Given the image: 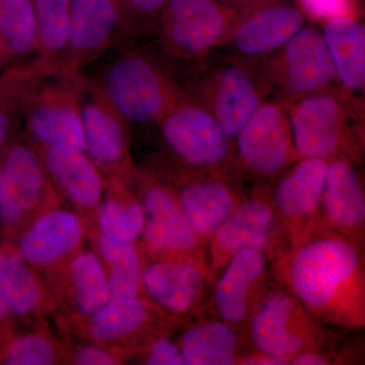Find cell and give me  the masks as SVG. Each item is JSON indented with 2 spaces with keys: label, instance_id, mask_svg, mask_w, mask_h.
Segmentation results:
<instances>
[{
  "label": "cell",
  "instance_id": "1",
  "mask_svg": "<svg viewBox=\"0 0 365 365\" xmlns=\"http://www.w3.org/2000/svg\"><path fill=\"white\" fill-rule=\"evenodd\" d=\"M281 282L314 319L345 329L365 326V271L361 246L319 222L278 256Z\"/></svg>",
  "mask_w": 365,
  "mask_h": 365
},
{
  "label": "cell",
  "instance_id": "2",
  "mask_svg": "<svg viewBox=\"0 0 365 365\" xmlns=\"http://www.w3.org/2000/svg\"><path fill=\"white\" fill-rule=\"evenodd\" d=\"M83 78L61 61L14 66L0 81V96L23 115L29 133L40 143L86 151L79 112Z\"/></svg>",
  "mask_w": 365,
  "mask_h": 365
},
{
  "label": "cell",
  "instance_id": "3",
  "mask_svg": "<svg viewBox=\"0 0 365 365\" xmlns=\"http://www.w3.org/2000/svg\"><path fill=\"white\" fill-rule=\"evenodd\" d=\"M95 81L127 123H158L184 97L157 59L139 50L117 55Z\"/></svg>",
  "mask_w": 365,
  "mask_h": 365
},
{
  "label": "cell",
  "instance_id": "4",
  "mask_svg": "<svg viewBox=\"0 0 365 365\" xmlns=\"http://www.w3.org/2000/svg\"><path fill=\"white\" fill-rule=\"evenodd\" d=\"M249 323L259 354L288 364L300 353L321 351L326 340L319 322L287 287L266 290Z\"/></svg>",
  "mask_w": 365,
  "mask_h": 365
},
{
  "label": "cell",
  "instance_id": "5",
  "mask_svg": "<svg viewBox=\"0 0 365 365\" xmlns=\"http://www.w3.org/2000/svg\"><path fill=\"white\" fill-rule=\"evenodd\" d=\"M232 24L230 9L216 0H168L158 25L165 52L192 60L222 43Z\"/></svg>",
  "mask_w": 365,
  "mask_h": 365
},
{
  "label": "cell",
  "instance_id": "6",
  "mask_svg": "<svg viewBox=\"0 0 365 365\" xmlns=\"http://www.w3.org/2000/svg\"><path fill=\"white\" fill-rule=\"evenodd\" d=\"M345 100L330 91L297 98L287 108L299 158L346 157L349 127Z\"/></svg>",
  "mask_w": 365,
  "mask_h": 365
},
{
  "label": "cell",
  "instance_id": "7",
  "mask_svg": "<svg viewBox=\"0 0 365 365\" xmlns=\"http://www.w3.org/2000/svg\"><path fill=\"white\" fill-rule=\"evenodd\" d=\"M135 32L118 0H72L68 39L60 61L81 71Z\"/></svg>",
  "mask_w": 365,
  "mask_h": 365
},
{
  "label": "cell",
  "instance_id": "8",
  "mask_svg": "<svg viewBox=\"0 0 365 365\" xmlns=\"http://www.w3.org/2000/svg\"><path fill=\"white\" fill-rule=\"evenodd\" d=\"M163 140L192 167H220L230 157V139L206 108L182 97L160 120Z\"/></svg>",
  "mask_w": 365,
  "mask_h": 365
},
{
  "label": "cell",
  "instance_id": "9",
  "mask_svg": "<svg viewBox=\"0 0 365 365\" xmlns=\"http://www.w3.org/2000/svg\"><path fill=\"white\" fill-rule=\"evenodd\" d=\"M277 220L273 199L266 194L242 199L206 239V260L212 281L242 250L258 249L268 255L275 240Z\"/></svg>",
  "mask_w": 365,
  "mask_h": 365
},
{
  "label": "cell",
  "instance_id": "10",
  "mask_svg": "<svg viewBox=\"0 0 365 365\" xmlns=\"http://www.w3.org/2000/svg\"><path fill=\"white\" fill-rule=\"evenodd\" d=\"M235 138L242 163L260 176H277L299 160L280 103H262Z\"/></svg>",
  "mask_w": 365,
  "mask_h": 365
},
{
  "label": "cell",
  "instance_id": "11",
  "mask_svg": "<svg viewBox=\"0 0 365 365\" xmlns=\"http://www.w3.org/2000/svg\"><path fill=\"white\" fill-rule=\"evenodd\" d=\"M328 163L323 158H299L275 190L274 207L289 248L297 246L321 222Z\"/></svg>",
  "mask_w": 365,
  "mask_h": 365
},
{
  "label": "cell",
  "instance_id": "12",
  "mask_svg": "<svg viewBox=\"0 0 365 365\" xmlns=\"http://www.w3.org/2000/svg\"><path fill=\"white\" fill-rule=\"evenodd\" d=\"M143 209L144 242L151 253L194 257L207 264L206 242L190 225L181 204L169 190L151 185L144 194Z\"/></svg>",
  "mask_w": 365,
  "mask_h": 365
},
{
  "label": "cell",
  "instance_id": "13",
  "mask_svg": "<svg viewBox=\"0 0 365 365\" xmlns=\"http://www.w3.org/2000/svg\"><path fill=\"white\" fill-rule=\"evenodd\" d=\"M268 257L262 250H242L223 268L213 294L216 312L223 322L234 327L250 322L267 290Z\"/></svg>",
  "mask_w": 365,
  "mask_h": 365
},
{
  "label": "cell",
  "instance_id": "14",
  "mask_svg": "<svg viewBox=\"0 0 365 365\" xmlns=\"http://www.w3.org/2000/svg\"><path fill=\"white\" fill-rule=\"evenodd\" d=\"M79 112L86 151L104 169H118L128 160L127 122L107 100L95 79L81 81Z\"/></svg>",
  "mask_w": 365,
  "mask_h": 365
},
{
  "label": "cell",
  "instance_id": "15",
  "mask_svg": "<svg viewBox=\"0 0 365 365\" xmlns=\"http://www.w3.org/2000/svg\"><path fill=\"white\" fill-rule=\"evenodd\" d=\"M212 281L207 264L194 257H163L143 270L141 284L151 299L175 314L191 313Z\"/></svg>",
  "mask_w": 365,
  "mask_h": 365
},
{
  "label": "cell",
  "instance_id": "16",
  "mask_svg": "<svg viewBox=\"0 0 365 365\" xmlns=\"http://www.w3.org/2000/svg\"><path fill=\"white\" fill-rule=\"evenodd\" d=\"M204 97L206 108L227 138L235 139L263 103L261 85L248 67L225 64L210 76Z\"/></svg>",
  "mask_w": 365,
  "mask_h": 365
},
{
  "label": "cell",
  "instance_id": "17",
  "mask_svg": "<svg viewBox=\"0 0 365 365\" xmlns=\"http://www.w3.org/2000/svg\"><path fill=\"white\" fill-rule=\"evenodd\" d=\"M281 55V78L288 93L300 98L330 90L337 81L323 34L302 26Z\"/></svg>",
  "mask_w": 365,
  "mask_h": 365
},
{
  "label": "cell",
  "instance_id": "18",
  "mask_svg": "<svg viewBox=\"0 0 365 365\" xmlns=\"http://www.w3.org/2000/svg\"><path fill=\"white\" fill-rule=\"evenodd\" d=\"M44 165L24 144L7 151L1 165L0 220L6 230L16 228L40 202L47 184Z\"/></svg>",
  "mask_w": 365,
  "mask_h": 365
},
{
  "label": "cell",
  "instance_id": "19",
  "mask_svg": "<svg viewBox=\"0 0 365 365\" xmlns=\"http://www.w3.org/2000/svg\"><path fill=\"white\" fill-rule=\"evenodd\" d=\"M321 220L326 227L361 246L365 223L364 190L348 158L329 160Z\"/></svg>",
  "mask_w": 365,
  "mask_h": 365
},
{
  "label": "cell",
  "instance_id": "20",
  "mask_svg": "<svg viewBox=\"0 0 365 365\" xmlns=\"http://www.w3.org/2000/svg\"><path fill=\"white\" fill-rule=\"evenodd\" d=\"M304 25V13L297 7L269 4L250 11L232 24L228 38L240 54L263 56L282 49Z\"/></svg>",
  "mask_w": 365,
  "mask_h": 365
},
{
  "label": "cell",
  "instance_id": "21",
  "mask_svg": "<svg viewBox=\"0 0 365 365\" xmlns=\"http://www.w3.org/2000/svg\"><path fill=\"white\" fill-rule=\"evenodd\" d=\"M83 237L78 216L67 211H50L21 237L18 252L29 263L50 265L78 248Z\"/></svg>",
  "mask_w": 365,
  "mask_h": 365
},
{
  "label": "cell",
  "instance_id": "22",
  "mask_svg": "<svg viewBox=\"0 0 365 365\" xmlns=\"http://www.w3.org/2000/svg\"><path fill=\"white\" fill-rule=\"evenodd\" d=\"M45 148L42 162L46 172L67 197L81 207L98 205L104 182L85 151L61 144Z\"/></svg>",
  "mask_w": 365,
  "mask_h": 365
},
{
  "label": "cell",
  "instance_id": "23",
  "mask_svg": "<svg viewBox=\"0 0 365 365\" xmlns=\"http://www.w3.org/2000/svg\"><path fill=\"white\" fill-rule=\"evenodd\" d=\"M323 34L338 83L353 97L365 88V28L353 16L326 21Z\"/></svg>",
  "mask_w": 365,
  "mask_h": 365
},
{
  "label": "cell",
  "instance_id": "24",
  "mask_svg": "<svg viewBox=\"0 0 365 365\" xmlns=\"http://www.w3.org/2000/svg\"><path fill=\"white\" fill-rule=\"evenodd\" d=\"M178 200L190 225L206 242L242 199L223 180L205 179L182 187Z\"/></svg>",
  "mask_w": 365,
  "mask_h": 365
},
{
  "label": "cell",
  "instance_id": "25",
  "mask_svg": "<svg viewBox=\"0 0 365 365\" xmlns=\"http://www.w3.org/2000/svg\"><path fill=\"white\" fill-rule=\"evenodd\" d=\"M0 48L2 60L19 66L39 60L40 44L34 0H0Z\"/></svg>",
  "mask_w": 365,
  "mask_h": 365
},
{
  "label": "cell",
  "instance_id": "26",
  "mask_svg": "<svg viewBox=\"0 0 365 365\" xmlns=\"http://www.w3.org/2000/svg\"><path fill=\"white\" fill-rule=\"evenodd\" d=\"M179 347L184 365H232L241 359L235 327L223 321L192 327L182 336Z\"/></svg>",
  "mask_w": 365,
  "mask_h": 365
},
{
  "label": "cell",
  "instance_id": "27",
  "mask_svg": "<svg viewBox=\"0 0 365 365\" xmlns=\"http://www.w3.org/2000/svg\"><path fill=\"white\" fill-rule=\"evenodd\" d=\"M0 297L11 313L26 316L39 302V294L30 269L19 252L0 249Z\"/></svg>",
  "mask_w": 365,
  "mask_h": 365
},
{
  "label": "cell",
  "instance_id": "28",
  "mask_svg": "<svg viewBox=\"0 0 365 365\" xmlns=\"http://www.w3.org/2000/svg\"><path fill=\"white\" fill-rule=\"evenodd\" d=\"M98 248L109 263L110 295L118 299H135L140 288L143 269L133 242H115L101 237L98 240Z\"/></svg>",
  "mask_w": 365,
  "mask_h": 365
},
{
  "label": "cell",
  "instance_id": "29",
  "mask_svg": "<svg viewBox=\"0 0 365 365\" xmlns=\"http://www.w3.org/2000/svg\"><path fill=\"white\" fill-rule=\"evenodd\" d=\"M150 307L137 299L108 300L95 314H91L90 331L95 339H119L135 332L150 321Z\"/></svg>",
  "mask_w": 365,
  "mask_h": 365
},
{
  "label": "cell",
  "instance_id": "30",
  "mask_svg": "<svg viewBox=\"0 0 365 365\" xmlns=\"http://www.w3.org/2000/svg\"><path fill=\"white\" fill-rule=\"evenodd\" d=\"M72 0H34L40 55L37 63H55L66 52Z\"/></svg>",
  "mask_w": 365,
  "mask_h": 365
},
{
  "label": "cell",
  "instance_id": "31",
  "mask_svg": "<svg viewBox=\"0 0 365 365\" xmlns=\"http://www.w3.org/2000/svg\"><path fill=\"white\" fill-rule=\"evenodd\" d=\"M71 280L76 307L83 316L95 314L111 297L104 268L93 252H83L74 259Z\"/></svg>",
  "mask_w": 365,
  "mask_h": 365
},
{
  "label": "cell",
  "instance_id": "32",
  "mask_svg": "<svg viewBox=\"0 0 365 365\" xmlns=\"http://www.w3.org/2000/svg\"><path fill=\"white\" fill-rule=\"evenodd\" d=\"M98 222L106 239L133 242L143 232V209L133 201L123 202L110 199L101 207Z\"/></svg>",
  "mask_w": 365,
  "mask_h": 365
},
{
  "label": "cell",
  "instance_id": "33",
  "mask_svg": "<svg viewBox=\"0 0 365 365\" xmlns=\"http://www.w3.org/2000/svg\"><path fill=\"white\" fill-rule=\"evenodd\" d=\"M54 359L51 344L40 335H26L14 341L4 354V364L47 365Z\"/></svg>",
  "mask_w": 365,
  "mask_h": 365
},
{
  "label": "cell",
  "instance_id": "34",
  "mask_svg": "<svg viewBox=\"0 0 365 365\" xmlns=\"http://www.w3.org/2000/svg\"><path fill=\"white\" fill-rule=\"evenodd\" d=\"M136 31L158 25L168 0H118Z\"/></svg>",
  "mask_w": 365,
  "mask_h": 365
},
{
  "label": "cell",
  "instance_id": "35",
  "mask_svg": "<svg viewBox=\"0 0 365 365\" xmlns=\"http://www.w3.org/2000/svg\"><path fill=\"white\" fill-rule=\"evenodd\" d=\"M302 13L316 20L353 16L349 0H299Z\"/></svg>",
  "mask_w": 365,
  "mask_h": 365
},
{
  "label": "cell",
  "instance_id": "36",
  "mask_svg": "<svg viewBox=\"0 0 365 365\" xmlns=\"http://www.w3.org/2000/svg\"><path fill=\"white\" fill-rule=\"evenodd\" d=\"M146 364L184 365L179 346L168 339L158 340L151 346Z\"/></svg>",
  "mask_w": 365,
  "mask_h": 365
},
{
  "label": "cell",
  "instance_id": "37",
  "mask_svg": "<svg viewBox=\"0 0 365 365\" xmlns=\"http://www.w3.org/2000/svg\"><path fill=\"white\" fill-rule=\"evenodd\" d=\"M74 364L81 365H110L116 361L109 353L96 346H83L78 350L74 357Z\"/></svg>",
  "mask_w": 365,
  "mask_h": 365
},
{
  "label": "cell",
  "instance_id": "38",
  "mask_svg": "<svg viewBox=\"0 0 365 365\" xmlns=\"http://www.w3.org/2000/svg\"><path fill=\"white\" fill-rule=\"evenodd\" d=\"M16 112L13 106L0 97V148L6 143L13 130L14 113Z\"/></svg>",
  "mask_w": 365,
  "mask_h": 365
},
{
  "label": "cell",
  "instance_id": "39",
  "mask_svg": "<svg viewBox=\"0 0 365 365\" xmlns=\"http://www.w3.org/2000/svg\"><path fill=\"white\" fill-rule=\"evenodd\" d=\"M330 359H327L325 354L321 351H307L300 353L290 360L289 364L304 365H324L330 364Z\"/></svg>",
  "mask_w": 365,
  "mask_h": 365
},
{
  "label": "cell",
  "instance_id": "40",
  "mask_svg": "<svg viewBox=\"0 0 365 365\" xmlns=\"http://www.w3.org/2000/svg\"><path fill=\"white\" fill-rule=\"evenodd\" d=\"M9 313H11V311H9V307H6L4 300L0 297V326L6 323L7 319H9Z\"/></svg>",
  "mask_w": 365,
  "mask_h": 365
},
{
  "label": "cell",
  "instance_id": "41",
  "mask_svg": "<svg viewBox=\"0 0 365 365\" xmlns=\"http://www.w3.org/2000/svg\"><path fill=\"white\" fill-rule=\"evenodd\" d=\"M2 61V52H1V48H0V62Z\"/></svg>",
  "mask_w": 365,
  "mask_h": 365
},
{
  "label": "cell",
  "instance_id": "42",
  "mask_svg": "<svg viewBox=\"0 0 365 365\" xmlns=\"http://www.w3.org/2000/svg\"><path fill=\"white\" fill-rule=\"evenodd\" d=\"M0 180H1V165H0Z\"/></svg>",
  "mask_w": 365,
  "mask_h": 365
}]
</instances>
